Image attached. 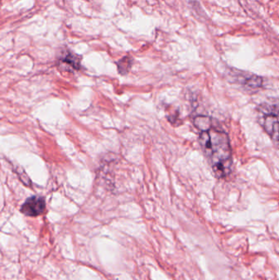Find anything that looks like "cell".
I'll return each mask as SVG.
<instances>
[{
    "instance_id": "obj_1",
    "label": "cell",
    "mask_w": 279,
    "mask_h": 280,
    "mask_svg": "<svg viewBox=\"0 0 279 280\" xmlns=\"http://www.w3.org/2000/svg\"><path fill=\"white\" fill-rule=\"evenodd\" d=\"M199 142L215 175L218 178L229 175L233 161L228 135L220 129L213 127L201 132Z\"/></svg>"
},
{
    "instance_id": "obj_2",
    "label": "cell",
    "mask_w": 279,
    "mask_h": 280,
    "mask_svg": "<svg viewBox=\"0 0 279 280\" xmlns=\"http://www.w3.org/2000/svg\"><path fill=\"white\" fill-rule=\"evenodd\" d=\"M46 208V203L44 198L39 196H34L28 198L21 206V213L27 216H38L44 213Z\"/></svg>"
},
{
    "instance_id": "obj_3",
    "label": "cell",
    "mask_w": 279,
    "mask_h": 280,
    "mask_svg": "<svg viewBox=\"0 0 279 280\" xmlns=\"http://www.w3.org/2000/svg\"><path fill=\"white\" fill-rule=\"evenodd\" d=\"M262 127L273 140L279 141V114H266L262 119Z\"/></svg>"
},
{
    "instance_id": "obj_4",
    "label": "cell",
    "mask_w": 279,
    "mask_h": 280,
    "mask_svg": "<svg viewBox=\"0 0 279 280\" xmlns=\"http://www.w3.org/2000/svg\"><path fill=\"white\" fill-rule=\"evenodd\" d=\"M237 81L245 87L250 88V89H258L263 84V80L260 76L251 75V74L239 75L238 76Z\"/></svg>"
},
{
    "instance_id": "obj_5",
    "label": "cell",
    "mask_w": 279,
    "mask_h": 280,
    "mask_svg": "<svg viewBox=\"0 0 279 280\" xmlns=\"http://www.w3.org/2000/svg\"><path fill=\"white\" fill-rule=\"evenodd\" d=\"M193 124L200 132L206 131L213 127V121L207 116H197L193 120Z\"/></svg>"
},
{
    "instance_id": "obj_6",
    "label": "cell",
    "mask_w": 279,
    "mask_h": 280,
    "mask_svg": "<svg viewBox=\"0 0 279 280\" xmlns=\"http://www.w3.org/2000/svg\"><path fill=\"white\" fill-rule=\"evenodd\" d=\"M131 61L128 58H124L121 61L119 62V65H118V67H119V71L120 73L125 74L128 72L129 68H130V66H131Z\"/></svg>"
},
{
    "instance_id": "obj_7",
    "label": "cell",
    "mask_w": 279,
    "mask_h": 280,
    "mask_svg": "<svg viewBox=\"0 0 279 280\" xmlns=\"http://www.w3.org/2000/svg\"><path fill=\"white\" fill-rule=\"evenodd\" d=\"M63 61L65 63H68V64L71 65L75 69H79V67H80V62H79L78 59L75 58L74 56L72 55V54H69L67 57H65Z\"/></svg>"
}]
</instances>
